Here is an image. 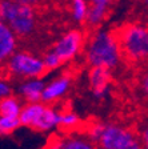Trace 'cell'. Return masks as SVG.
Instances as JSON below:
<instances>
[{"label":"cell","instance_id":"6da1fadb","mask_svg":"<svg viewBox=\"0 0 148 149\" xmlns=\"http://www.w3.org/2000/svg\"><path fill=\"white\" fill-rule=\"evenodd\" d=\"M84 56L91 68L115 69L123 56L117 35L108 29H96L87 40Z\"/></svg>","mask_w":148,"mask_h":149},{"label":"cell","instance_id":"7a4b0ae2","mask_svg":"<svg viewBox=\"0 0 148 149\" xmlns=\"http://www.w3.org/2000/svg\"><path fill=\"white\" fill-rule=\"evenodd\" d=\"M1 23L7 24L18 36H29L36 27V15L31 1L27 0H1Z\"/></svg>","mask_w":148,"mask_h":149},{"label":"cell","instance_id":"3957f363","mask_svg":"<svg viewBox=\"0 0 148 149\" xmlns=\"http://www.w3.org/2000/svg\"><path fill=\"white\" fill-rule=\"evenodd\" d=\"M123 55L131 61L148 59V27L139 23L127 24L117 33Z\"/></svg>","mask_w":148,"mask_h":149},{"label":"cell","instance_id":"277c9868","mask_svg":"<svg viewBox=\"0 0 148 149\" xmlns=\"http://www.w3.org/2000/svg\"><path fill=\"white\" fill-rule=\"evenodd\" d=\"M6 69L8 74L24 80L41 79L47 72L43 57H37L27 51H18L6 61Z\"/></svg>","mask_w":148,"mask_h":149},{"label":"cell","instance_id":"5b68a950","mask_svg":"<svg viewBox=\"0 0 148 149\" xmlns=\"http://www.w3.org/2000/svg\"><path fill=\"white\" fill-rule=\"evenodd\" d=\"M97 146L99 149H144L139 134L117 124L103 125Z\"/></svg>","mask_w":148,"mask_h":149},{"label":"cell","instance_id":"8992f818","mask_svg":"<svg viewBox=\"0 0 148 149\" xmlns=\"http://www.w3.org/2000/svg\"><path fill=\"white\" fill-rule=\"evenodd\" d=\"M86 44V37L83 32L80 29H71L65 32L51 49L59 56V59L64 64L74 60L81 51H84Z\"/></svg>","mask_w":148,"mask_h":149},{"label":"cell","instance_id":"52a82bcc","mask_svg":"<svg viewBox=\"0 0 148 149\" xmlns=\"http://www.w3.org/2000/svg\"><path fill=\"white\" fill-rule=\"evenodd\" d=\"M88 84L93 97L102 100L109 92L111 85V71L100 67H92L88 72Z\"/></svg>","mask_w":148,"mask_h":149},{"label":"cell","instance_id":"ba28073f","mask_svg":"<svg viewBox=\"0 0 148 149\" xmlns=\"http://www.w3.org/2000/svg\"><path fill=\"white\" fill-rule=\"evenodd\" d=\"M47 84L43 79H29V80H23L19 84L18 92L19 96L25 101V104H36L41 102L43 92Z\"/></svg>","mask_w":148,"mask_h":149},{"label":"cell","instance_id":"9c48e42d","mask_svg":"<svg viewBox=\"0 0 148 149\" xmlns=\"http://www.w3.org/2000/svg\"><path fill=\"white\" fill-rule=\"evenodd\" d=\"M69 87H71V77L67 76V74H63V76H59V77L53 79L44 88L41 102L47 104V102H53L56 100L62 99L68 92Z\"/></svg>","mask_w":148,"mask_h":149},{"label":"cell","instance_id":"30bf717a","mask_svg":"<svg viewBox=\"0 0 148 149\" xmlns=\"http://www.w3.org/2000/svg\"><path fill=\"white\" fill-rule=\"evenodd\" d=\"M18 48V35L7 24L0 23V59L3 61L11 57Z\"/></svg>","mask_w":148,"mask_h":149},{"label":"cell","instance_id":"8fae6325","mask_svg":"<svg viewBox=\"0 0 148 149\" xmlns=\"http://www.w3.org/2000/svg\"><path fill=\"white\" fill-rule=\"evenodd\" d=\"M109 7H111V1H108V0H93V1H91L86 24L91 28L99 27L107 17Z\"/></svg>","mask_w":148,"mask_h":149},{"label":"cell","instance_id":"7c38bea8","mask_svg":"<svg viewBox=\"0 0 148 149\" xmlns=\"http://www.w3.org/2000/svg\"><path fill=\"white\" fill-rule=\"evenodd\" d=\"M60 116H62V112L58 111L56 108L46 107L43 115L39 117V120L32 127V129L37 130V132H49V130L55 129V128L60 127Z\"/></svg>","mask_w":148,"mask_h":149},{"label":"cell","instance_id":"4fadbf2b","mask_svg":"<svg viewBox=\"0 0 148 149\" xmlns=\"http://www.w3.org/2000/svg\"><path fill=\"white\" fill-rule=\"evenodd\" d=\"M46 104L43 102H36V104H24L23 111L20 113V123L23 127H28L32 128L36 121L39 120L41 115H43L44 109H46Z\"/></svg>","mask_w":148,"mask_h":149},{"label":"cell","instance_id":"5bb4252c","mask_svg":"<svg viewBox=\"0 0 148 149\" xmlns=\"http://www.w3.org/2000/svg\"><path fill=\"white\" fill-rule=\"evenodd\" d=\"M56 143L59 149H97L87 136H68Z\"/></svg>","mask_w":148,"mask_h":149},{"label":"cell","instance_id":"9a60e30c","mask_svg":"<svg viewBox=\"0 0 148 149\" xmlns=\"http://www.w3.org/2000/svg\"><path fill=\"white\" fill-rule=\"evenodd\" d=\"M23 107L24 105H23L22 100L15 96H11L0 101V113H1V116L19 118L23 111Z\"/></svg>","mask_w":148,"mask_h":149},{"label":"cell","instance_id":"2e32d148","mask_svg":"<svg viewBox=\"0 0 148 149\" xmlns=\"http://www.w3.org/2000/svg\"><path fill=\"white\" fill-rule=\"evenodd\" d=\"M90 3L86 0H74L71 3V16L72 20L77 24H83L87 22Z\"/></svg>","mask_w":148,"mask_h":149},{"label":"cell","instance_id":"e0dca14e","mask_svg":"<svg viewBox=\"0 0 148 149\" xmlns=\"http://www.w3.org/2000/svg\"><path fill=\"white\" fill-rule=\"evenodd\" d=\"M20 125H22L20 118L7 117V116H1V117H0V132H1V134L12 133Z\"/></svg>","mask_w":148,"mask_h":149},{"label":"cell","instance_id":"ac0fdd59","mask_svg":"<svg viewBox=\"0 0 148 149\" xmlns=\"http://www.w3.org/2000/svg\"><path fill=\"white\" fill-rule=\"evenodd\" d=\"M80 123V118L79 116L72 111L68 112H62V116H60V128L63 129H74L79 125Z\"/></svg>","mask_w":148,"mask_h":149},{"label":"cell","instance_id":"d6986e66","mask_svg":"<svg viewBox=\"0 0 148 149\" xmlns=\"http://www.w3.org/2000/svg\"><path fill=\"white\" fill-rule=\"evenodd\" d=\"M43 61L46 65L47 71H53V69H58L60 65L63 64L62 60L59 59V56L53 52L52 49H49L48 52H46V55L43 56Z\"/></svg>","mask_w":148,"mask_h":149},{"label":"cell","instance_id":"ffe728a7","mask_svg":"<svg viewBox=\"0 0 148 149\" xmlns=\"http://www.w3.org/2000/svg\"><path fill=\"white\" fill-rule=\"evenodd\" d=\"M12 85H11V83H9L8 80H1L0 81V97H1V100L3 99H8V97L12 96Z\"/></svg>","mask_w":148,"mask_h":149},{"label":"cell","instance_id":"44dd1931","mask_svg":"<svg viewBox=\"0 0 148 149\" xmlns=\"http://www.w3.org/2000/svg\"><path fill=\"white\" fill-rule=\"evenodd\" d=\"M139 137H140V140H142L143 148H144V149H148V120L145 121V123L142 125V127H140Z\"/></svg>","mask_w":148,"mask_h":149},{"label":"cell","instance_id":"7402d4cb","mask_svg":"<svg viewBox=\"0 0 148 149\" xmlns=\"http://www.w3.org/2000/svg\"><path fill=\"white\" fill-rule=\"evenodd\" d=\"M140 89L145 96H148V69L144 71V73L140 77Z\"/></svg>","mask_w":148,"mask_h":149},{"label":"cell","instance_id":"603a6c76","mask_svg":"<svg viewBox=\"0 0 148 149\" xmlns=\"http://www.w3.org/2000/svg\"><path fill=\"white\" fill-rule=\"evenodd\" d=\"M144 6H145V7H147V8H148V0H147V1H144Z\"/></svg>","mask_w":148,"mask_h":149}]
</instances>
